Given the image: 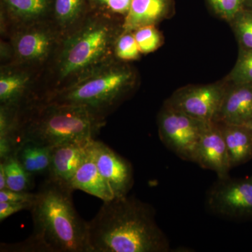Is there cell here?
Instances as JSON below:
<instances>
[{"label":"cell","mask_w":252,"mask_h":252,"mask_svg":"<svg viewBox=\"0 0 252 252\" xmlns=\"http://www.w3.org/2000/svg\"><path fill=\"white\" fill-rule=\"evenodd\" d=\"M134 69L114 59L66 89L49 96L47 102L81 106L102 121L127 97L135 85Z\"/></svg>","instance_id":"cell-4"},{"label":"cell","mask_w":252,"mask_h":252,"mask_svg":"<svg viewBox=\"0 0 252 252\" xmlns=\"http://www.w3.org/2000/svg\"><path fill=\"white\" fill-rule=\"evenodd\" d=\"M218 124L224 138L231 167L238 166L252 158V134L248 126Z\"/></svg>","instance_id":"cell-17"},{"label":"cell","mask_w":252,"mask_h":252,"mask_svg":"<svg viewBox=\"0 0 252 252\" xmlns=\"http://www.w3.org/2000/svg\"><path fill=\"white\" fill-rule=\"evenodd\" d=\"M115 18L91 11L77 27L63 36L56 51L55 81L49 97L116 59L114 45L122 24H118Z\"/></svg>","instance_id":"cell-3"},{"label":"cell","mask_w":252,"mask_h":252,"mask_svg":"<svg viewBox=\"0 0 252 252\" xmlns=\"http://www.w3.org/2000/svg\"><path fill=\"white\" fill-rule=\"evenodd\" d=\"M132 0H88L89 9L109 16L125 17Z\"/></svg>","instance_id":"cell-25"},{"label":"cell","mask_w":252,"mask_h":252,"mask_svg":"<svg viewBox=\"0 0 252 252\" xmlns=\"http://www.w3.org/2000/svg\"><path fill=\"white\" fill-rule=\"evenodd\" d=\"M246 126H248L249 128H250V131H251L252 134V119L251 121H250V122L249 123L248 125H246Z\"/></svg>","instance_id":"cell-31"},{"label":"cell","mask_w":252,"mask_h":252,"mask_svg":"<svg viewBox=\"0 0 252 252\" xmlns=\"http://www.w3.org/2000/svg\"><path fill=\"white\" fill-rule=\"evenodd\" d=\"M52 148L32 141H24L20 144L15 156L23 168L33 177L39 175L47 177L51 167Z\"/></svg>","instance_id":"cell-18"},{"label":"cell","mask_w":252,"mask_h":252,"mask_svg":"<svg viewBox=\"0 0 252 252\" xmlns=\"http://www.w3.org/2000/svg\"><path fill=\"white\" fill-rule=\"evenodd\" d=\"M4 189H7L6 173H5L3 164L0 162V190H4Z\"/></svg>","instance_id":"cell-29"},{"label":"cell","mask_w":252,"mask_h":252,"mask_svg":"<svg viewBox=\"0 0 252 252\" xmlns=\"http://www.w3.org/2000/svg\"><path fill=\"white\" fill-rule=\"evenodd\" d=\"M194 162L207 170L214 171L219 179L229 177L232 168L229 155L220 126L210 122L199 141Z\"/></svg>","instance_id":"cell-11"},{"label":"cell","mask_w":252,"mask_h":252,"mask_svg":"<svg viewBox=\"0 0 252 252\" xmlns=\"http://www.w3.org/2000/svg\"><path fill=\"white\" fill-rule=\"evenodd\" d=\"M224 80L229 84H252V50L240 48L236 63Z\"/></svg>","instance_id":"cell-21"},{"label":"cell","mask_w":252,"mask_h":252,"mask_svg":"<svg viewBox=\"0 0 252 252\" xmlns=\"http://www.w3.org/2000/svg\"><path fill=\"white\" fill-rule=\"evenodd\" d=\"M155 217L149 204L127 195L103 202L88 222L90 252H170Z\"/></svg>","instance_id":"cell-2"},{"label":"cell","mask_w":252,"mask_h":252,"mask_svg":"<svg viewBox=\"0 0 252 252\" xmlns=\"http://www.w3.org/2000/svg\"><path fill=\"white\" fill-rule=\"evenodd\" d=\"M36 193L30 191H15L10 189L0 190V202H9V203H26L34 202Z\"/></svg>","instance_id":"cell-27"},{"label":"cell","mask_w":252,"mask_h":252,"mask_svg":"<svg viewBox=\"0 0 252 252\" xmlns=\"http://www.w3.org/2000/svg\"><path fill=\"white\" fill-rule=\"evenodd\" d=\"M245 0H208L217 15L230 23L243 9Z\"/></svg>","instance_id":"cell-26"},{"label":"cell","mask_w":252,"mask_h":252,"mask_svg":"<svg viewBox=\"0 0 252 252\" xmlns=\"http://www.w3.org/2000/svg\"><path fill=\"white\" fill-rule=\"evenodd\" d=\"M11 39L12 57L18 66L43 64L56 53L61 41L55 25L41 21L16 28Z\"/></svg>","instance_id":"cell-7"},{"label":"cell","mask_w":252,"mask_h":252,"mask_svg":"<svg viewBox=\"0 0 252 252\" xmlns=\"http://www.w3.org/2000/svg\"><path fill=\"white\" fill-rule=\"evenodd\" d=\"M243 9L252 11V0H245Z\"/></svg>","instance_id":"cell-30"},{"label":"cell","mask_w":252,"mask_h":252,"mask_svg":"<svg viewBox=\"0 0 252 252\" xmlns=\"http://www.w3.org/2000/svg\"><path fill=\"white\" fill-rule=\"evenodd\" d=\"M228 84L223 80L205 85L186 86L174 93L165 103L202 122H214Z\"/></svg>","instance_id":"cell-8"},{"label":"cell","mask_w":252,"mask_h":252,"mask_svg":"<svg viewBox=\"0 0 252 252\" xmlns=\"http://www.w3.org/2000/svg\"><path fill=\"white\" fill-rule=\"evenodd\" d=\"M141 54H148L157 51L162 43V37L155 25L144 26L133 31Z\"/></svg>","instance_id":"cell-24"},{"label":"cell","mask_w":252,"mask_h":252,"mask_svg":"<svg viewBox=\"0 0 252 252\" xmlns=\"http://www.w3.org/2000/svg\"><path fill=\"white\" fill-rule=\"evenodd\" d=\"M54 0H1V15L16 26L46 21L53 11Z\"/></svg>","instance_id":"cell-15"},{"label":"cell","mask_w":252,"mask_h":252,"mask_svg":"<svg viewBox=\"0 0 252 252\" xmlns=\"http://www.w3.org/2000/svg\"><path fill=\"white\" fill-rule=\"evenodd\" d=\"M216 215L231 219L252 217V176L249 179H219L207 195Z\"/></svg>","instance_id":"cell-9"},{"label":"cell","mask_w":252,"mask_h":252,"mask_svg":"<svg viewBox=\"0 0 252 252\" xmlns=\"http://www.w3.org/2000/svg\"><path fill=\"white\" fill-rule=\"evenodd\" d=\"M141 52L133 32H122L116 40L114 56L119 61H132L140 59Z\"/></svg>","instance_id":"cell-23"},{"label":"cell","mask_w":252,"mask_h":252,"mask_svg":"<svg viewBox=\"0 0 252 252\" xmlns=\"http://www.w3.org/2000/svg\"><path fill=\"white\" fill-rule=\"evenodd\" d=\"M0 162L4 166L8 189L15 191H30L32 189L34 177L23 168L16 156Z\"/></svg>","instance_id":"cell-20"},{"label":"cell","mask_w":252,"mask_h":252,"mask_svg":"<svg viewBox=\"0 0 252 252\" xmlns=\"http://www.w3.org/2000/svg\"><path fill=\"white\" fill-rule=\"evenodd\" d=\"M89 9L88 0H54L55 26L65 35L82 21Z\"/></svg>","instance_id":"cell-19"},{"label":"cell","mask_w":252,"mask_h":252,"mask_svg":"<svg viewBox=\"0 0 252 252\" xmlns=\"http://www.w3.org/2000/svg\"><path fill=\"white\" fill-rule=\"evenodd\" d=\"M172 0H132L122 23L123 32H133L165 19L172 9Z\"/></svg>","instance_id":"cell-16"},{"label":"cell","mask_w":252,"mask_h":252,"mask_svg":"<svg viewBox=\"0 0 252 252\" xmlns=\"http://www.w3.org/2000/svg\"><path fill=\"white\" fill-rule=\"evenodd\" d=\"M74 189L46 177L30 210L33 233L19 243L1 244L0 251L13 252H90L88 222L74 208Z\"/></svg>","instance_id":"cell-1"},{"label":"cell","mask_w":252,"mask_h":252,"mask_svg":"<svg viewBox=\"0 0 252 252\" xmlns=\"http://www.w3.org/2000/svg\"><path fill=\"white\" fill-rule=\"evenodd\" d=\"M34 202L26 203H9L0 202V221H3L11 215L23 210H31Z\"/></svg>","instance_id":"cell-28"},{"label":"cell","mask_w":252,"mask_h":252,"mask_svg":"<svg viewBox=\"0 0 252 252\" xmlns=\"http://www.w3.org/2000/svg\"><path fill=\"white\" fill-rule=\"evenodd\" d=\"M104 125V121L85 107L47 102L25 118L20 128V144L32 141L54 147L68 142L90 141Z\"/></svg>","instance_id":"cell-5"},{"label":"cell","mask_w":252,"mask_h":252,"mask_svg":"<svg viewBox=\"0 0 252 252\" xmlns=\"http://www.w3.org/2000/svg\"><path fill=\"white\" fill-rule=\"evenodd\" d=\"M166 103L158 116L160 140L182 160L194 162L197 147L207 124Z\"/></svg>","instance_id":"cell-6"},{"label":"cell","mask_w":252,"mask_h":252,"mask_svg":"<svg viewBox=\"0 0 252 252\" xmlns=\"http://www.w3.org/2000/svg\"><path fill=\"white\" fill-rule=\"evenodd\" d=\"M92 140L68 142L53 147L50 172L46 177L69 185L85 158Z\"/></svg>","instance_id":"cell-13"},{"label":"cell","mask_w":252,"mask_h":252,"mask_svg":"<svg viewBox=\"0 0 252 252\" xmlns=\"http://www.w3.org/2000/svg\"><path fill=\"white\" fill-rule=\"evenodd\" d=\"M228 84L214 122L248 125L252 119V84Z\"/></svg>","instance_id":"cell-12"},{"label":"cell","mask_w":252,"mask_h":252,"mask_svg":"<svg viewBox=\"0 0 252 252\" xmlns=\"http://www.w3.org/2000/svg\"><path fill=\"white\" fill-rule=\"evenodd\" d=\"M91 149L96 165L108 182L115 198L127 196L134 182L132 165L100 141L94 139Z\"/></svg>","instance_id":"cell-10"},{"label":"cell","mask_w":252,"mask_h":252,"mask_svg":"<svg viewBox=\"0 0 252 252\" xmlns=\"http://www.w3.org/2000/svg\"><path fill=\"white\" fill-rule=\"evenodd\" d=\"M229 23L240 48L252 50V11L242 9Z\"/></svg>","instance_id":"cell-22"},{"label":"cell","mask_w":252,"mask_h":252,"mask_svg":"<svg viewBox=\"0 0 252 252\" xmlns=\"http://www.w3.org/2000/svg\"><path fill=\"white\" fill-rule=\"evenodd\" d=\"M92 141L85 158L73 176L69 185L74 190H82L103 202L109 201L115 198V196L108 182L101 175L94 162L91 149Z\"/></svg>","instance_id":"cell-14"}]
</instances>
